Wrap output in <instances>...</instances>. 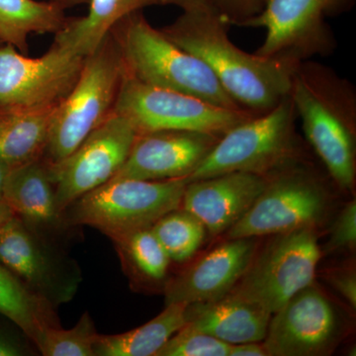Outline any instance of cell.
Segmentation results:
<instances>
[{"instance_id":"6da1fadb","label":"cell","mask_w":356,"mask_h":356,"mask_svg":"<svg viewBox=\"0 0 356 356\" xmlns=\"http://www.w3.org/2000/svg\"><path fill=\"white\" fill-rule=\"evenodd\" d=\"M229 27L215 11H193L161 30L202 60L236 104L255 114L269 111L289 95L301 60L247 53L229 39Z\"/></svg>"},{"instance_id":"7a4b0ae2","label":"cell","mask_w":356,"mask_h":356,"mask_svg":"<svg viewBox=\"0 0 356 356\" xmlns=\"http://www.w3.org/2000/svg\"><path fill=\"white\" fill-rule=\"evenodd\" d=\"M307 142L343 191L356 179V88L317 60H301L289 91Z\"/></svg>"},{"instance_id":"3957f363","label":"cell","mask_w":356,"mask_h":356,"mask_svg":"<svg viewBox=\"0 0 356 356\" xmlns=\"http://www.w3.org/2000/svg\"><path fill=\"white\" fill-rule=\"evenodd\" d=\"M111 32L129 76L156 88L195 96L217 106L243 109L229 97L202 60L152 26L142 11L122 19Z\"/></svg>"},{"instance_id":"277c9868","label":"cell","mask_w":356,"mask_h":356,"mask_svg":"<svg viewBox=\"0 0 356 356\" xmlns=\"http://www.w3.org/2000/svg\"><path fill=\"white\" fill-rule=\"evenodd\" d=\"M125 76L120 48L110 32L86 58L76 84L54 112L42 158L47 165L69 156L113 113Z\"/></svg>"},{"instance_id":"5b68a950","label":"cell","mask_w":356,"mask_h":356,"mask_svg":"<svg viewBox=\"0 0 356 356\" xmlns=\"http://www.w3.org/2000/svg\"><path fill=\"white\" fill-rule=\"evenodd\" d=\"M297 120L288 95L274 108L224 134L187 182L236 172L266 177L283 166L306 161Z\"/></svg>"},{"instance_id":"8992f818","label":"cell","mask_w":356,"mask_h":356,"mask_svg":"<svg viewBox=\"0 0 356 356\" xmlns=\"http://www.w3.org/2000/svg\"><path fill=\"white\" fill-rule=\"evenodd\" d=\"M186 178L110 180L84 194L65 211L72 227H92L112 240L151 228L159 218L180 208Z\"/></svg>"},{"instance_id":"52a82bcc","label":"cell","mask_w":356,"mask_h":356,"mask_svg":"<svg viewBox=\"0 0 356 356\" xmlns=\"http://www.w3.org/2000/svg\"><path fill=\"white\" fill-rule=\"evenodd\" d=\"M266 177L264 191L250 210L227 232L225 240L261 238L316 227L324 217L327 191L306 161L283 166Z\"/></svg>"},{"instance_id":"ba28073f","label":"cell","mask_w":356,"mask_h":356,"mask_svg":"<svg viewBox=\"0 0 356 356\" xmlns=\"http://www.w3.org/2000/svg\"><path fill=\"white\" fill-rule=\"evenodd\" d=\"M321 259L316 227L273 235L257 250L250 266L229 293L262 307L273 315L314 283Z\"/></svg>"},{"instance_id":"9c48e42d","label":"cell","mask_w":356,"mask_h":356,"mask_svg":"<svg viewBox=\"0 0 356 356\" xmlns=\"http://www.w3.org/2000/svg\"><path fill=\"white\" fill-rule=\"evenodd\" d=\"M356 0H266L259 15L241 27L262 28L264 42L254 54L297 60L327 57L337 49L327 19L350 13Z\"/></svg>"},{"instance_id":"30bf717a","label":"cell","mask_w":356,"mask_h":356,"mask_svg":"<svg viewBox=\"0 0 356 356\" xmlns=\"http://www.w3.org/2000/svg\"><path fill=\"white\" fill-rule=\"evenodd\" d=\"M114 112L130 120L138 133L182 130L220 137L257 115L247 109L225 108L195 96L149 86L129 76L127 72Z\"/></svg>"},{"instance_id":"8fae6325","label":"cell","mask_w":356,"mask_h":356,"mask_svg":"<svg viewBox=\"0 0 356 356\" xmlns=\"http://www.w3.org/2000/svg\"><path fill=\"white\" fill-rule=\"evenodd\" d=\"M135 126L113 112L69 156L48 166L58 209L107 184L125 163L137 137Z\"/></svg>"},{"instance_id":"7c38bea8","label":"cell","mask_w":356,"mask_h":356,"mask_svg":"<svg viewBox=\"0 0 356 356\" xmlns=\"http://www.w3.org/2000/svg\"><path fill=\"white\" fill-rule=\"evenodd\" d=\"M86 57L53 43L30 58L13 46L0 47V107H57L74 88Z\"/></svg>"},{"instance_id":"4fadbf2b","label":"cell","mask_w":356,"mask_h":356,"mask_svg":"<svg viewBox=\"0 0 356 356\" xmlns=\"http://www.w3.org/2000/svg\"><path fill=\"white\" fill-rule=\"evenodd\" d=\"M0 264L55 308L72 301L83 281L79 267L57 243L39 236L16 216L0 231Z\"/></svg>"},{"instance_id":"5bb4252c","label":"cell","mask_w":356,"mask_h":356,"mask_svg":"<svg viewBox=\"0 0 356 356\" xmlns=\"http://www.w3.org/2000/svg\"><path fill=\"white\" fill-rule=\"evenodd\" d=\"M341 334L336 309L314 283L271 315L264 348L267 356H315L330 353Z\"/></svg>"},{"instance_id":"9a60e30c","label":"cell","mask_w":356,"mask_h":356,"mask_svg":"<svg viewBox=\"0 0 356 356\" xmlns=\"http://www.w3.org/2000/svg\"><path fill=\"white\" fill-rule=\"evenodd\" d=\"M220 138L182 130L138 133L125 163L111 180L187 178L197 170Z\"/></svg>"},{"instance_id":"2e32d148","label":"cell","mask_w":356,"mask_h":356,"mask_svg":"<svg viewBox=\"0 0 356 356\" xmlns=\"http://www.w3.org/2000/svg\"><path fill=\"white\" fill-rule=\"evenodd\" d=\"M257 238H228L182 273L168 280L165 305L214 301L228 295L245 273L257 250Z\"/></svg>"},{"instance_id":"e0dca14e","label":"cell","mask_w":356,"mask_h":356,"mask_svg":"<svg viewBox=\"0 0 356 356\" xmlns=\"http://www.w3.org/2000/svg\"><path fill=\"white\" fill-rule=\"evenodd\" d=\"M264 175L229 172L194 180L185 187L180 208L200 220L212 236L227 233L264 191Z\"/></svg>"},{"instance_id":"ac0fdd59","label":"cell","mask_w":356,"mask_h":356,"mask_svg":"<svg viewBox=\"0 0 356 356\" xmlns=\"http://www.w3.org/2000/svg\"><path fill=\"white\" fill-rule=\"evenodd\" d=\"M2 200L28 228L51 242L58 243L70 228L58 209L55 187L42 159L9 172Z\"/></svg>"},{"instance_id":"d6986e66","label":"cell","mask_w":356,"mask_h":356,"mask_svg":"<svg viewBox=\"0 0 356 356\" xmlns=\"http://www.w3.org/2000/svg\"><path fill=\"white\" fill-rule=\"evenodd\" d=\"M186 325L225 343H261L271 314L262 307L229 293L214 301L186 306Z\"/></svg>"},{"instance_id":"ffe728a7","label":"cell","mask_w":356,"mask_h":356,"mask_svg":"<svg viewBox=\"0 0 356 356\" xmlns=\"http://www.w3.org/2000/svg\"><path fill=\"white\" fill-rule=\"evenodd\" d=\"M57 107H0V159L13 168L43 158Z\"/></svg>"},{"instance_id":"44dd1931","label":"cell","mask_w":356,"mask_h":356,"mask_svg":"<svg viewBox=\"0 0 356 356\" xmlns=\"http://www.w3.org/2000/svg\"><path fill=\"white\" fill-rule=\"evenodd\" d=\"M88 6L86 15L69 18L54 40L81 57L93 53L117 23L147 7L159 6V0H89Z\"/></svg>"},{"instance_id":"7402d4cb","label":"cell","mask_w":356,"mask_h":356,"mask_svg":"<svg viewBox=\"0 0 356 356\" xmlns=\"http://www.w3.org/2000/svg\"><path fill=\"white\" fill-rule=\"evenodd\" d=\"M112 242L131 286L138 290L165 289L172 261L151 228L137 229Z\"/></svg>"},{"instance_id":"603a6c76","label":"cell","mask_w":356,"mask_h":356,"mask_svg":"<svg viewBox=\"0 0 356 356\" xmlns=\"http://www.w3.org/2000/svg\"><path fill=\"white\" fill-rule=\"evenodd\" d=\"M186 306L168 304L156 318L132 331L112 336L99 334L95 356H156L168 339L186 324Z\"/></svg>"},{"instance_id":"cb8c5ba5","label":"cell","mask_w":356,"mask_h":356,"mask_svg":"<svg viewBox=\"0 0 356 356\" xmlns=\"http://www.w3.org/2000/svg\"><path fill=\"white\" fill-rule=\"evenodd\" d=\"M69 18L51 1L0 0V39L28 55L32 34H56Z\"/></svg>"},{"instance_id":"d4e9b609","label":"cell","mask_w":356,"mask_h":356,"mask_svg":"<svg viewBox=\"0 0 356 356\" xmlns=\"http://www.w3.org/2000/svg\"><path fill=\"white\" fill-rule=\"evenodd\" d=\"M56 310L0 264V314L11 321L33 344L44 330L60 327Z\"/></svg>"},{"instance_id":"484cf974","label":"cell","mask_w":356,"mask_h":356,"mask_svg":"<svg viewBox=\"0 0 356 356\" xmlns=\"http://www.w3.org/2000/svg\"><path fill=\"white\" fill-rule=\"evenodd\" d=\"M151 229L170 261L175 262L191 259L202 245L207 232L200 220L182 208L166 213Z\"/></svg>"},{"instance_id":"4316f807","label":"cell","mask_w":356,"mask_h":356,"mask_svg":"<svg viewBox=\"0 0 356 356\" xmlns=\"http://www.w3.org/2000/svg\"><path fill=\"white\" fill-rule=\"evenodd\" d=\"M98 334L88 312L69 330L51 327L44 330L35 343V348L44 356H95Z\"/></svg>"},{"instance_id":"83f0119b","label":"cell","mask_w":356,"mask_h":356,"mask_svg":"<svg viewBox=\"0 0 356 356\" xmlns=\"http://www.w3.org/2000/svg\"><path fill=\"white\" fill-rule=\"evenodd\" d=\"M231 346L185 324L156 356H229Z\"/></svg>"},{"instance_id":"f1b7e54d","label":"cell","mask_w":356,"mask_h":356,"mask_svg":"<svg viewBox=\"0 0 356 356\" xmlns=\"http://www.w3.org/2000/svg\"><path fill=\"white\" fill-rule=\"evenodd\" d=\"M215 13L229 26L241 27L245 21L259 15L266 0H210Z\"/></svg>"},{"instance_id":"f546056e","label":"cell","mask_w":356,"mask_h":356,"mask_svg":"<svg viewBox=\"0 0 356 356\" xmlns=\"http://www.w3.org/2000/svg\"><path fill=\"white\" fill-rule=\"evenodd\" d=\"M356 243V203L350 201L332 227L327 250H353Z\"/></svg>"},{"instance_id":"4dcf8cb0","label":"cell","mask_w":356,"mask_h":356,"mask_svg":"<svg viewBox=\"0 0 356 356\" xmlns=\"http://www.w3.org/2000/svg\"><path fill=\"white\" fill-rule=\"evenodd\" d=\"M330 282L353 308L356 307V278L351 270H337L331 274Z\"/></svg>"},{"instance_id":"1f68e13d","label":"cell","mask_w":356,"mask_h":356,"mask_svg":"<svg viewBox=\"0 0 356 356\" xmlns=\"http://www.w3.org/2000/svg\"><path fill=\"white\" fill-rule=\"evenodd\" d=\"M33 350L23 339L0 329V356L33 355Z\"/></svg>"},{"instance_id":"d6a6232c","label":"cell","mask_w":356,"mask_h":356,"mask_svg":"<svg viewBox=\"0 0 356 356\" xmlns=\"http://www.w3.org/2000/svg\"><path fill=\"white\" fill-rule=\"evenodd\" d=\"M161 6H173L181 9L182 13L193 11H215L210 0H159Z\"/></svg>"},{"instance_id":"836d02e7","label":"cell","mask_w":356,"mask_h":356,"mask_svg":"<svg viewBox=\"0 0 356 356\" xmlns=\"http://www.w3.org/2000/svg\"><path fill=\"white\" fill-rule=\"evenodd\" d=\"M229 356H267V353L259 343H243L232 344Z\"/></svg>"},{"instance_id":"e575fe53","label":"cell","mask_w":356,"mask_h":356,"mask_svg":"<svg viewBox=\"0 0 356 356\" xmlns=\"http://www.w3.org/2000/svg\"><path fill=\"white\" fill-rule=\"evenodd\" d=\"M15 217L13 211L4 201L0 200V231L6 226L7 222Z\"/></svg>"},{"instance_id":"d590c367","label":"cell","mask_w":356,"mask_h":356,"mask_svg":"<svg viewBox=\"0 0 356 356\" xmlns=\"http://www.w3.org/2000/svg\"><path fill=\"white\" fill-rule=\"evenodd\" d=\"M49 1L53 2L54 4L65 10V9L72 8V7L88 4L89 0H49Z\"/></svg>"},{"instance_id":"8d00e7d4","label":"cell","mask_w":356,"mask_h":356,"mask_svg":"<svg viewBox=\"0 0 356 356\" xmlns=\"http://www.w3.org/2000/svg\"><path fill=\"white\" fill-rule=\"evenodd\" d=\"M10 168H9L6 163H4L3 161L0 159V200H2V193H3L4 184H6L7 175H8V173L10 172Z\"/></svg>"},{"instance_id":"74e56055","label":"cell","mask_w":356,"mask_h":356,"mask_svg":"<svg viewBox=\"0 0 356 356\" xmlns=\"http://www.w3.org/2000/svg\"><path fill=\"white\" fill-rule=\"evenodd\" d=\"M4 43L1 41V39H0V47L3 46Z\"/></svg>"}]
</instances>
